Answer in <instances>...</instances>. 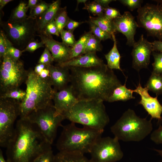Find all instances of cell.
Instances as JSON below:
<instances>
[{
    "label": "cell",
    "mask_w": 162,
    "mask_h": 162,
    "mask_svg": "<svg viewBox=\"0 0 162 162\" xmlns=\"http://www.w3.org/2000/svg\"><path fill=\"white\" fill-rule=\"evenodd\" d=\"M90 27V31L92 34L99 38L101 41L108 39H112V35L106 32L90 20L87 22Z\"/></svg>",
    "instance_id": "obj_32"
},
{
    "label": "cell",
    "mask_w": 162,
    "mask_h": 162,
    "mask_svg": "<svg viewBox=\"0 0 162 162\" xmlns=\"http://www.w3.org/2000/svg\"><path fill=\"white\" fill-rule=\"evenodd\" d=\"M96 1L100 4L104 8L109 7V4L113 1L112 0H96Z\"/></svg>",
    "instance_id": "obj_49"
},
{
    "label": "cell",
    "mask_w": 162,
    "mask_h": 162,
    "mask_svg": "<svg viewBox=\"0 0 162 162\" xmlns=\"http://www.w3.org/2000/svg\"><path fill=\"white\" fill-rule=\"evenodd\" d=\"M26 94V91L19 88L0 94V98H11L21 102L24 99Z\"/></svg>",
    "instance_id": "obj_30"
},
{
    "label": "cell",
    "mask_w": 162,
    "mask_h": 162,
    "mask_svg": "<svg viewBox=\"0 0 162 162\" xmlns=\"http://www.w3.org/2000/svg\"><path fill=\"white\" fill-rule=\"evenodd\" d=\"M8 162H33L52 148L38 126L27 118L17 121L13 137L6 147Z\"/></svg>",
    "instance_id": "obj_2"
},
{
    "label": "cell",
    "mask_w": 162,
    "mask_h": 162,
    "mask_svg": "<svg viewBox=\"0 0 162 162\" xmlns=\"http://www.w3.org/2000/svg\"><path fill=\"white\" fill-rule=\"evenodd\" d=\"M0 62V94L19 88L28 75L23 62L20 59L15 60L7 55Z\"/></svg>",
    "instance_id": "obj_8"
},
{
    "label": "cell",
    "mask_w": 162,
    "mask_h": 162,
    "mask_svg": "<svg viewBox=\"0 0 162 162\" xmlns=\"http://www.w3.org/2000/svg\"><path fill=\"white\" fill-rule=\"evenodd\" d=\"M137 23L148 36L162 41V4L147 3L137 9Z\"/></svg>",
    "instance_id": "obj_11"
},
{
    "label": "cell",
    "mask_w": 162,
    "mask_h": 162,
    "mask_svg": "<svg viewBox=\"0 0 162 162\" xmlns=\"http://www.w3.org/2000/svg\"><path fill=\"white\" fill-rule=\"evenodd\" d=\"M40 0H29L27 4V7L31 9L35 7L39 2Z\"/></svg>",
    "instance_id": "obj_50"
},
{
    "label": "cell",
    "mask_w": 162,
    "mask_h": 162,
    "mask_svg": "<svg viewBox=\"0 0 162 162\" xmlns=\"http://www.w3.org/2000/svg\"><path fill=\"white\" fill-rule=\"evenodd\" d=\"M92 33L90 31L85 32L71 47V59L84 54L88 38Z\"/></svg>",
    "instance_id": "obj_26"
},
{
    "label": "cell",
    "mask_w": 162,
    "mask_h": 162,
    "mask_svg": "<svg viewBox=\"0 0 162 162\" xmlns=\"http://www.w3.org/2000/svg\"><path fill=\"white\" fill-rule=\"evenodd\" d=\"M150 139L156 144H162V125H160L158 128L152 132Z\"/></svg>",
    "instance_id": "obj_42"
},
{
    "label": "cell",
    "mask_w": 162,
    "mask_h": 162,
    "mask_svg": "<svg viewBox=\"0 0 162 162\" xmlns=\"http://www.w3.org/2000/svg\"><path fill=\"white\" fill-rule=\"evenodd\" d=\"M27 118L38 126L51 145L56 137L58 128L62 127L61 123L65 119L62 115L57 112L53 104L33 112Z\"/></svg>",
    "instance_id": "obj_9"
},
{
    "label": "cell",
    "mask_w": 162,
    "mask_h": 162,
    "mask_svg": "<svg viewBox=\"0 0 162 162\" xmlns=\"http://www.w3.org/2000/svg\"><path fill=\"white\" fill-rule=\"evenodd\" d=\"M38 34V36L44 42L45 47L51 52L54 62L60 64L71 59V47L62 42L54 40L51 35L43 32Z\"/></svg>",
    "instance_id": "obj_14"
},
{
    "label": "cell",
    "mask_w": 162,
    "mask_h": 162,
    "mask_svg": "<svg viewBox=\"0 0 162 162\" xmlns=\"http://www.w3.org/2000/svg\"><path fill=\"white\" fill-rule=\"evenodd\" d=\"M50 4L51 3L40 0L35 7L30 10L28 18L35 20L48 9Z\"/></svg>",
    "instance_id": "obj_31"
},
{
    "label": "cell",
    "mask_w": 162,
    "mask_h": 162,
    "mask_svg": "<svg viewBox=\"0 0 162 162\" xmlns=\"http://www.w3.org/2000/svg\"><path fill=\"white\" fill-rule=\"evenodd\" d=\"M154 150L158 154L161 156V157L162 158L161 161L162 162V149L160 150V149H154Z\"/></svg>",
    "instance_id": "obj_54"
},
{
    "label": "cell",
    "mask_w": 162,
    "mask_h": 162,
    "mask_svg": "<svg viewBox=\"0 0 162 162\" xmlns=\"http://www.w3.org/2000/svg\"><path fill=\"white\" fill-rule=\"evenodd\" d=\"M69 19L66 7L60 8L54 19L60 34L65 27Z\"/></svg>",
    "instance_id": "obj_28"
},
{
    "label": "cell",
    "mask_w": 162,
    "mask_h": 162,
    "mask_svg": "<svg viewBox=\"0 0 162 162\" xmlns=\"http://www.w3.org/2000/svg\"><path fill=\"white\" fill-rule=\"evenodd\" d=\"M54 162H91L84 154L77 152L60 151L55 155Z\"/></svg>",
    "instance_id": "obj_22"
},
{
    "label": "cell",
    "mask_w": 162,
    "mask_h": 162,
    "mask_svg": "<svg viewBox=\"0 0 162 162\" xmlns=\"http://www.w3.org/2000/svg\"><path fill=\"white\" fill-rule=\"evenodd\" d=\"M87 1V0H77V4L76 5V10L78 8V6L80 3H83L85 4V5L86 4V2Z\"/></svg>",
    "instance_id": "obj_53"
},
{
    "label": "cell",
    "mask_w": 162,
    "mask_h": 162,
    "mask_svg": "<svg viewBox=\"0 0 162 162\" xmlns=\"http://www.w3.org/2000/svg\"><path fill=\"white\" fill-rule=\"evenodd\" d=\"M133 47L131 53L132 67L137 71L147 68L150 63L151 54L153 51L152 42L148 41L142 34Z\"/></svg>",
    "instance_id": "obj_13"
},
{
    "label": "cell",
    "mask_w": 162,
    "mask_h": 162,
    "mask_svg": "<svg viewBox=\"0 0 162 162\" xmlns=\"http://www.w3.org/2000/svg\"><path fill=\"white\" fill-rule=\"evenodd\" d=\"M104 14L107 17L112 20L118 18L122 15L117 9L110 7L104 8Z\"/></svg>",
    "instance_id": "obj_43"
},
{
    "label": "cell",
    "mask_w": 162,
    "mask_h": 162,
    "mask_svg": "<svg viewBox=\"0 0 162 162\" xmlns=\"http://www.w3.org/2000/svg\"><path fill=\"white\" fill-rule=\"evenodd\" d=\"M83 9L87 10L94 16H98L104 14V8L96 0L86 4Z\"/></svg>",
    "instance_id": "obj_33"
},
{
    "label": "cell",
    "mask_w": 162,
    "mask_h": 162,
    "mask_svg": "<svg viewBox=\"0 0 162 162\" xmlns=\"http://www.w3.org/2000/svg\"><path fill=\"white\" fill-rule=\"evenodd\" d=\"M63 130L57 143L60 151L90 153L96 141L103 132L87 127L80 128L72 122L62 126Z\"/></svg>",
    "instance_id": "obj_5"
},
{
    "label": "cell",
    "mask_w": 162,
    "mask_h": 162,
    "mask_svg": "<svg viewBox=\"0 0 162 162\" xmlns=\"http://www.w3.org/2000/svg\"><path fill=\"white\" fill-rule=\"evenodd\" d=\"M119 1L126 6L131 11L136 9H139L141 7V4L143 2L141 0H120Z\"/></svg>",
    "instance_id": "obj_40"
},
{
    "label": "cell",
    "mask_w": 162,
    "mask_h": 162,
    "mask_svg": "<svg viewBox=\"0 0 162 162\" xmlns=\"http://www.w3.org/2000/svg\"><path fill=\"white\" fill-rule=\"evenodd\" d=\"M153 51L162 53V41L155 40L152 42Z\"/></svg>",
    "instance_id": "obj_46"
},
{
    "label": "cell",
    "mask_w": 162,
    "mask_h": 162,
    "mask_svg": "<svg viewBox=\"0 0 162 162\" xmlns=\"http://www.w3.org/2000/svg\"><path fill=\"white\" fill-rule=\"evenodd\" d=\"M61 1L57 0L51 4L48 9L35 20L37 32H43L46 25L54 20L60 8Z\"/></svg>",
    "instance_id": "obj_20"
},
{
    "label": "cell",
    "mask_w": 162,
    "mask_h": 162,
    "mask_svg": "<svg viewBox=\"0 0 162 162\" xmlns=\"http://www.w3.org/2000/svg\"><path fill=\"white\" fill-rule=\"evenodd\" d=\"M145 87L157 96L162 94V74L152 72Z\"/></svg>",
    "instance_id": "obj_25"
},
{
    "label": "cell",
    "mask_w": 162,
    "mask_h": 162,
    "mask_svg": "<svg viewBox=\"0 0 162 162\" xmlns=\"http://www.w3.org/2000/svg\"><path fill=\"white\" fill-rule=\"evenodd\" d=\"M101 41L99 38L92 34L87 41L84 54L96 53L97 51H101L102 48Z\"/></svg>",
    "instance_id": "obj_29"
},
{
    "label": "cell",
    "mask_w": 162,
    "mask_h": 162,
    "mask_svg": "<svg viewBox=\"0 0 162 162\" xmlns=\"http://www.w3.org/2000/svg\"><path fill=\"white\" fill-rule=\"evenodd\" d=\"M103 102L96 99L78 100L63 116L71 122L103 132L110 122Z\"/></svg>",
    "instance_id": "obj_4"
},
{
    "label": "cell",
    "mask_w": 162,
    "mask_h": 162,
    "mask_svg": "<svg viewBox=\"0 0 162 162\" xmlns=\"http://www.w3.org/2000/svg\"><path fill=\"white\" fill-rule=\"evenodd\" d=\"M111 132L119 140L140 142L151 134L153 130L151 119L141 118L128 109L111 127Z\"/></svg>",
    "instance_id": "obj_6"
},
{
    "label": "cell",
    "mask_w": 162,
    "mask_h": 162,
    "mask_svg": "<svg viewBox=\"0 0 162 162\" xmlns=\"http://www.w3.org/2000/svg\"><path fill=\"white\" fill-rule=\"evenodd\" d=\"M13 1L12 0H0V10H2L3 7L8 3Z\"/></svg>",
    "instance_id": "obj_51"
},
{
    "label": "cell",
    "mask_w": 162,
    "mask_h": 162,
    "mask_svg": "<svg viewBox=\"0 0 162 162\" xmlns=\"http://www.w3.org/2000/svg\"><path fill=\"white\" fill-rule=\"evenodd\" d=\"M53 100L56 111L63 116L69 111L78 101L70 85L61 91H56Z\"/></svg>",
    "instance_id": "obj_17"
},
{
    "label": "cell",
    "mask_w": 162,
    "mask_h": 162,
    "mask_svg": "<svg viewBox=\"0 0 162 162\" xmlns=\"http://www.w3.org/2000/svg\"><path fill=\"white\" fill-rule=\"evenodd\" d=\"M44 45L42 41L39 42L34 40L29 43L24 50L26 51L33 52L37 49L44 47Z\"/></svg>",
    "instance_id": "obj_44"
},
{
    "label": "cell",
    "mask_w": 162,
    "mask_h": 162,
    "mask_svg": "<svg viewBox=\"0 0 162 162\" xmlns=\"http://www.w3.org/2000/svg\"><path fill=\"white\" fill-rule=\"evenodd\" d=\"M0 162H8L5 159L1 149H0Z\"/></svg>",
    "instance_id": "obj_52"
},
{
    "label": "cell",
    "mask_w": 162,
    "mask_h": 162,
    "mask_svg": "<svg viewBox=\"0 0 162 162\" xmlns=\"http://www.w3.org/2000/svg\"><path fill=\"white\" fill-rule=\"evenodd\" d=\"M127 79L126 78L124 85L118 87L114 91L109 98L108 102H113L117 101H125L131 99H134L133 96V90L127 88L126 86Z\"/></svg>",
    "instance_id": "obj_23"
},
{
    "label": "cell",
    "mask_w": 162,
    "mask_h": 162,
    "mask_svg": "<svg viewBox=\"0 0 162 162\" xmlns=\"http://www.w3.org/2000/svg\"><path fill=\"white\" fill-rule=\"evenodd\" d=\"M70 86L78 100L99 99L107 101L122 84L113 70L104 63L82 68L70 67Z\"/></svg>",
    "instance_id": "obj_1"
},
{
    "label": "cell",
    "mask_w": 162,
    "mask_h": 162,
    "mask_svg": "<svg viewBox=\"0 0 162 162\" xmlns=\"http://www.w3.org/2000/svg\"><path fill=\"white\" fill-rule=\"evenodd\" d=\"M50 79L54 89L56 91H61L66 88L70 83V74L69 68L52 64L48 66Z\"/></svg>",
    "instance_id": "obj_18"
},
{
    "label": "cell",
    "mask_w": 162,
    "mask_h": 162,
    "mask_svg": "<svg viewBox=\"0 0 162 162\" xmlns=\"http://www.w3.org/2000/svg\"><path fill=\"white\" fill-rule=\"evenodd\" d=\"M41 32L50 35H56L57 36H59L60 34L54 19L46 25L44 31Z\"/></svg>",
    "instance_id": "obj_41"
},
{
    "label": "cell",
    "mask_w": 162,
    "mask_h": 162,
    "mask_svg": "<svg viewBox=\"0 0 162 162\" xmlns=\"http://www.w3.org/2000/svg\"><path fill=\"white\" fill-rule=\"evenodd\" d=\"M89 20L94 23L103 30L108 32L111 35L116 33L113 20L103 14L94 17L89 16Z\"/></svg>",
    "instance_id": "obj_24"
},
{
    "label": "cell",
    "mask_w": 162,
    "mask_h": 162,
    "mask_svg": "<svg viewBox=\"0 0 162 162\" xmlns=\"http://www.w3.org/2000/svg\"><path fill=\"white\" fill-rule=\"evenodd\" d=\"M25 82L26 94L20 104L21 118H26L33 112L52 104L56 92L52 87L50 79H42L32 69L28 70Z\"/></svg>",
    "instance_id": "obj_3"
},
{
    "label": "cell",
    "mask_w": 162,
    "mask_h": 162,
    "mask_svg": "<svg viewBox=\"0 0 162 162\" xmlns=\"http://www.w3.org/2000/svg\"><path fill=\"white\" fill-rule=\"evenodd\" d=\"M27 4L25 2L21 1L11 12L9 19L19 20L25 19L28 17L26 12L28 8Z\"/></svg>",
    "instance_id": "obj_27"
},
{
    "label": "cell",
    "mask_w": 162,
    "mask_h": 162,
    "mask_svg": "<svg viewBox=\"0 0 162 162\" xmlns=\"http://www.w3.org/2000/svg\"><path fill=\"white\" fill-rule=\"evenodd\" d=\"M113 22L116 32H120L125 35L127 45L133 46L136 42L134 36L139 26L133 15L129 11H125L121 16L113 20Z\"/></svg>",
    "instance_id": "obj_15"
},
{
    "label": "cell",
    "mask_w": 162,
    "mask_h": 162,
    "mask_svg": "<svg viewBox=\"0 0 162 162\" xmlns=\"http://www.w3.org/2000/svg\"><path fill=\"white\" fill-rule=\"evenodd\" d=\"M8 39L4 32H0V60L7 55Z\"/></svg>",
    "instance_id": "obj_38"
},
{
    "label": "cell",
    "mask_w": 162,
    "mask_h": 162,
    "mask_svg": "<svg viewBox=\"0 0 162 162\" xmlns=\"http://www.w3.org/2000/svg\"><path fill=\"white\" fill-rule=\"evenodd\" d=\"M104 63L96 53H90L83 54L70 60L57 65L62 67H76L88 68L100 65Z\"/></svg>",
    "instance_id": "obj_19"
},
{
    "label": "cell",
    "mask_w": 162,
    "mask_h": 162,
    "mask_svg": "<svg viewBox=\"0 0 162 162\" xmlns=\"http://www.w3.org/2000/svg\"><path fill=\"white\" fill-rule=\"evenodd\" d=\"M113 41L112 48L109 52L105 55L108 67L111 70H118L123 72L120 66L121 56L117 46V41L114 34L112 35Z\"/></svg>",
    "instance_id": "obj_21"
},
{
    "label": "cell",
    "mask_w": 162,
    "mask_h": 162,
    "mask_svg": "<svg viewBox=\"0 0 162 162\" xmlns=\"http://www.w3.org/2000/svg\"><path fill=\"white\" fill-rule=\"evenodd\" d=\"M54 158L52 148L41 154L33 162H54Z\"/></svg>",
    "instance_id": "obj_37"
},
{
    "label": "cell",
    "mask_w": 162,
    "mask_h": 162,
    "mask_svg": "<svg viewBox=\"0 0 162 162\" xmlns=\"http://www.w3.org/2000/svg\"><path fill=\"white\" fill-rule=\"evenodd\" d=\"M0 26L8 39L16 48L23 50L34 40L37 31L35 20L26 19L19 20L8 19L0 21Z\"/></svg>",
    "instance_id": "obj_7"
},
{
    "label": "cell",
    "mask_w": 162,
    "mask_h": 162,
    "mask_svg": "<svg viewBox=\"0 0 162 162\" xmlns=\"http://www.w3.org/2000/svg\"><path fill=\"white\" fill-rule=\"evenodd\" d=\"M25 50H20L14 47L8 39L7 47V55L15 60H18Z\"/></svg>",
    "instance_id": "obj_36"
},
{
    "label": "cell",
    "mask_w": 162,
    "mask_h": 162,
    "mask_svg": "<svg viewBox=\"0 0 162 162\" xmlns=\"http://www.w3.org/2000/svg\"><path fill=\"white\" fill-rule=\"evenodd\" d=\"M62 42L68 46L73 47L76 44L73 32L63 29L60 32Z\"/></svg>",
    "instance_id": "obj_34"
},
{
    "label": "cell",
    "mask_w": 162,
    "mask_h": 162,
    "mask_svg": "<svg viewBox=\"0 0 162 162\" xmlns=\"http://www.w3.org/2000/svg\"><path fill=\"white\" fill-rule=\"evenodd\" d=\"M154 61L152 64L153 70L152 72L162 74V53L152 52Z\"/></svg>",
    "instance_id": "obj_35"
},
{
    "label": "cell",
    "mask_w": 162,
    "mask_h": 162,
    "mask_svg": "<svg viewBox=\"0 0 162 162\" xmlns=\"http://www.w3.org/2000/svg\"><path fill=\"white\" fill-rule=\"evenodd\" d=\"M21 102L9 98H0V146L6 147L14 135V123L20 114Z\"/></svg>",
    "instance_id": "obj_10"
},
{
    "label": "cell",
    "mask_w": 162,
    "mask_h": 162,
    "mask_svg": "<svg viewBox=\"0 0 162 162\" xmlns=\"http://www.w3.org/2000/svg\"><path fill=\"white\" fill-rule=\"evenodd\" d=\"M84 22L83 21H76L70 18L65 28L67 30L73 32L74 30L76 28Z\"/></svg>",
    "instance_id": "obj_45"
},
{
    "label": "cell",
    "mask_w": 162,
    "mask_h": 162,
    "mask_svg": "<svg viewBox=\"0 0 162 162\" xmlns=\"http://www.w3.org/2000/svg\"><path fill=\"white\" fill-rule=\"evenodd\" d=\"M48 66L43 70L38 75L42 79H50V72Z\"/></svg>",
    "instance_id": "obj_47"
},
{
    "label": "cell",
    "mask_w": 162,
    "mask_h": 162,
    "mask_svg": "<svg viewBox=\"0 0 162 162\" xmlns=\"http://www.w3.org/2000/svg\"><path fill=\"white\" fill-rule=\"evenodd\" d=\"M119 141L115 137L99 138L89 153L91 162H116L121 160L124 154Z\"/></svg>",
    "instance_id": "obj_12"
},
{
    "label": "cell",
    "mask_w": 162,
    "mask_h": 162,
    "mask_svg": "<svg viewBox=\"0 0 162 162\" xmlns=\"http://www.w3.org/2000/svg\"><path fill=\"white\" fill-rule=\"evenodd\" d=\"M49 65L43 64L38 63L35 66L34 70V71L36 74L38 75L43 70L47 68Z\"/></svg>",
    "instance_id": "obj_48"
},
{
    "label": "cell",
    "mask_w": 162,
    "mask_h": 162,
    "mask_svg": "<svg viewBox=\"0 0 162 162\" xmlns=\"http://www.w3.org/2000/svg\"><path fill=\"white\" fill-rule=\"evenodd\" d=\"M53 59L49 50L45 47L38 62V64H43L49 65L52 64Z\"/></svg>",
    "instance_id": "obj_39"
},
{
    "label": "cell",
    "mask_w": 162,
    "mask_h": 162,
    "mask_svg": "<svg viewBox=\"0 0 162 162\" xmlns=\"http://www.w3.org/2000/svg\"><path fill=\"white\" fill-rule=\"evenodd\" d=\"M133 90L134 92L140 96L141 99L139 104L142 106L151 116L152 119H157L159 121H162V106L158 99V96H151L148 93V89L145 87H143L140 82L136 88Z\"/></svg>",
    "instance_id": "obj_16"
}]
</instances>
